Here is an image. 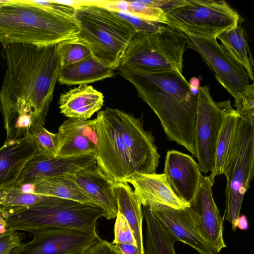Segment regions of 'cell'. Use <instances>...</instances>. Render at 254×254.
<instances>
[{
  "label": "cell",
  "mask_w": 254,
  "mask_h": 254,
  "mask_svg": "<svg viewBox=\"0 0 254 254\" xmlns=\"http://www.w3.org/2000/svg\"><path fill=\"white\" fill-rule=\"evenodd\" d=\"M117 73L130 82L138 96L159 118L167 138L195 156L194 128L198 95L179 70H147L119 67Z\"/></svg>",
  "instance_id": "6da1fadb"
},
{
  "label": "cell",
  "mask_w": 254,
  "mask_h": 254,
  "mask_svg": "<svg viewBox=\"0 0 254 254\" xmlns=\"http://www.w3.org/2000/svg\"><path fill=\"white\" fill-rule=\"evenodd\" d=\"M3 47L6 68L0 90V110L28 106L46 119L61 67L57 44Z\"/></svg>",
  "instance_id": "7a4b0ae2"
},
{
  "label": "cell",
  "mask_w": 254,
  "mask_h": 254,
  "mask_svg": "<svg viewBox=\"0 0 254 254\" xmlns=\"http://www.w3.org/2000/svg\"><path fill=\"white\" fill-rule=\"evenodd\" d=\"M79 32L73 18L31 0H6L0 5V43L56 45Z\"/></svg>",
  "instance_id": "3957f363"
},
{
  "label": "cell",
  "mask_w": 254,
  "mask_h": 254,
  "mask_svg": "<svg viewBox=\"0 0 254 254\" xmlns=\"http://www.w3.org/2000/svg\"><path fill=\"white\" fill-rule=\"evenodd\" d=\"M2 216L9 231L62 228L97 233V221L105 214L99 206L45 196L29 206L2 208Z\"/></svg>",
  "instance_id": "277c9868"
},
{
  "label": "cell",
  "mask_w": 254,
  "mask_h": 254,
  "mask_svg": "<svg viewBox=\"0 0 254 254\" xmlns=\"http://www.w3.org/2000/svg\"><path fill=\"white\" fill-rule=\"evenodd\" d=\"M74 19L79 29L77 36L88 45L92 55L105 65L117 70L137 32L134 27L96 1H84L76 7Z\"/></svg>",
  "instance_id": "5b68a950"
},
{
  "label": "cell",
  "mask_w": 254,
  "mask_h": 254,
  "mask_svg": "<svg viewBox=\"0 0 254 254\" xmlns=\"http://www.w3.org/2000/svg\"><path fill=\"white\" fill-rule=\"evenodd\" d=\"M187 48L186 35L168 25L154 33L136 32L119 67L147 70L176 69L182 73L183 57Z\"/></svg>",
  "instance_id": "8992f818"
},
{
  "label": "cell",
  "mask_w": 254,
  "mask_h": 254,
  "mask_svg": "<svg viewBox=\"0 0 254 254\" xmlns=\"http://www.w3.org/2000/svg\"><path fill=\"white\" fill-rule=\"evenodd\" d=\"M167 25L188 35L216 38L220 33L241 23L239 13L224 0H185L166 13Z\"/></svg>",
  "instance_id": "52a82bcc"
},
{
  "label": "cell",
  "mask_w": 254,
  "mask_h": 254,
  "mask_svg": "<svg viewBox=\"0 0 254 254\" xmlns=\"http://www.w3.org/2000/svg\"><path fill=\"white\" fill-rule=\"evenodd\" d=\"M223 174L227 179L223 217L235 231L254 175V117L240 118L236 147Z\"/></svg>",
  "instance_id": "ba28073f"
},
{
  "label": "cell",
  "mask_w": 254,
  "mask_h": 254,
  "mask_svg": "<svg viewBox=\"0 0 254 254\" xmlns=\"http://www.w3.org/2000/svg\"><path fill=\"white\" fill-rule=\"evenodd\" d=\"M234 110L230 100L216 102L210 95L208 86L200 87L194 140L195 157L201 172L206 174L212 171L221 127L225 117Z\"/></svg>",
  "instance_id": "9c48e42d"
},
{
  "label": "cell",
  "mask_w": 254,
  "mask_h": 254,
  "mask_svg": "<svg viewBox=\"0 0 254 254\" xmlns=\"http://www.w3.org/2000/svg\"><path fill=\"white\" fill-rule=\"evenodd\" d=\"M104 111L123 140L134 173H155L160 155L153 135L144 129L141 119L116 108H106Z\"/></svg>",
  "instance_id": "30bf717a"
},
{
  "label": "cell",
  "mask_w": 254,
  "mask_h": 254,
  "mask_svg": "<svg viewBox=\"0 0 254 254\" xmlns=\"http://www.w3.org/2000/svg\"><path fill=\"white\" fill-rule=\"evenodd\" d=\"M98 143L95 156L99 172L112 184L124 182L134 173L123 140L104 110L97 117Z\"/></svg>",
  "instance_id": "8fae6325"
},
{
  "label": "cell",
  "mask_w": 254,
  "mask_h": 254,
  "mask_svg": "<svg viewBox=\"0 0 254 254\" xmlns=\"http://www.w3.org/2000/svg\"><path fill=\"white\" fill-rule=\"evenodd\" d=\"M186 36L188 48L200 55L217 80L233 97H236L249 87L250 78L248 73L216 38Z\"/></svg>",
  "instance_id": "7c38bea8"
},
{
  "label": "cell",
  "mask_w": 254,
  "mask_h": 254,
  "mask_svg": "<svg viewBox=\"0 0 254 254\" xmlns=\"http://www.w3.org/2000/svg\"><path fill=\"white\" fill-rule=\"evenodd\" d=\"M33 239L16 248L13 254H83L101 238L98 233L51 228L31 232Z\"/></svg>",
  "instance_id": "4fadbf2b"
},
{
  "label": "cell",
  "mask_w": 254,
  "mask_h": 254,
  "mask_svg": "<svg viewBox=\"0 0 254 254\" xmlns=\"http://www.w3.org/2000/svg\"><path fill=\"white\" fill-rule=\"evenodd\" d=\"M149 207L178 241L188 245L199 254H215L202 230L198 215L190 206L184 209L161 205Z\"/></svg>",
  "instance_id": "5bb4252c"
},
{
  "label": "cell",
  "mask_w": 254,
  "mask_h": 254,
  "mask_svg": "<svg viewBox=\"0 0 254 254\" xmlns=\"http://www.w3.org/2000/svg\"><path fill=\"white\" fill-rule=\"evenodd\" d=\"M57 134L58 158L87 156L95 157L98 143L97 119L68 118Z\"/></svg>",
  "instance_id": "9a60e30c"
},
{
  "label": "cell",
  "mask_w": 254,
  "mask_h": 254,
  "mask_svg": "<svg viewBox=\"0 0 254 254\" xmlns=\"http://www.w3.org/2000/svg\"><path fill=\"white\" fill-rule=\"evenodd\" d=\"M208 176L201 177L190 206L199 216L203 234L215 254L226 248L223 238V218L214 200L212 187Z\"/></svg>",
  "instance_id": "2e32d148"
},
{
  "label": "cell",
  "mask_w": 254,
  "mask_h": 254,
  "mask_svg": "<svg viewBox=\"0 0 254 254\" xmlns=\"http://www.w3.org/2000/svg\"><path fill=\"white\" fill-rule=\"evenodd\" d=\"M201 173L191 156L175 150L167 151L164 174L172 190L182 200L190 204L193 200Z\"/></svg>",
  "instance_id": "e0dca14e"
},
{
  "label": "cell",
  "mask_w": 254,
  "mask_h": 254,
  "mask_svg": "<svg viewBox=\"0 0 254 254\" xmlns=\"http://www.w3.org/2000/svg\"><path fill=\"white\" fill-rule=\"evenodd\" d=\"M124 182L131 184L141 205H165L184 209L190 204L179 198L171 189L164 173L141 174L134 173Z\"/></svg>",
  "instance_id": "ac0fdd59"
},
{
  "label": "cell",
  "mask_w": 254,
  "mask_h": 254,
  "mask_svg": "<svg viewBox=\"0 0 254 254\" xmlns=\"http://www.w3.org/2000/svg\"><path fill=\"white\" fill-rule=\"evenodd\" d=\"M96 163L95 157L92 156L58 158L37 153L27 163L16 184L32 183L44 177L74 174Z\"/></svg>",
  "instance_id": "d6986e66"
},
{
  "label": "cell",
  "mask_w": 254,
  "mask_h": 254,
  "mask_svg": "<svg viewBox=\"0 0 254 254\" xmlns=\"http://www.w3.org/2000/svg\"><path fill=\"white\" fill-rule=\"evenodd\" d=\"M37 153L31 135L4 142L0 148V190L15 185L27 163Z\"/></svg>",
  "instance_id": "ffe728a7"
},
{
  "label": "cell",
  "mask_w": 254,
  "mask_h": 254,
  "mask_svg": "<svg viewBox=\"0 0 254 254\" xmlns=\"http://www.w3.org/2000/svg\"><path fill=\"white\" fill-rule=\"evenodd\" d=\"M69 176L103 209L107 220L116 218L118 206L113 184L99 172L96 163Z\"/></svg>",
  "instance_id": "44dd1931"
},
{
  "label": "cell",
  "mask_w": 254,
  "mask_h": 254,
  "mask_svg": "<svg viewBox=\"0 0 254 254\" xmlns=\"http://www.w3.org/2000/svg\"><path fill=\"white\" fill-rule=\"evenodd\" d=\"M103 104V93L88 85L69 90L62 94L59 100L61 113L68 118L82 120L90 118Z\"/></svg>",
  "instance_id": "7402d4cb"
},
{
  "label": "cell",
  "mask_w": 254,
  "mask_h": 254,
  "mask_svg": "<svg viewBox=\"0 0 254 254\" xmlns=\"http://www.w3.org/2000/svg\"><path fill=\"white\" fill-rule=\"evenodd\" d=\"M20 187L26 192L69 199L98 206L69 175L41 178L32 183L22 184Z\"/></svg>",
  "instance_id": "603a6c76"
},
{
  "label": "cell",
  "mask_w": 254,
  "mask_h": 254,
  "mask_svg": "<svg viewBox=\"0 0 254 254\" xmlns=\"http://www.w3.org/2000/svg\"><path fill=\"white\" fill-rule=\"evenodd\" d=\"M113 190L117 203L118 212L124 215L130 227L138 254H144L142 205L127 183L113 184Z\"/></svg>",
  "instance_id": "cb8c5ba5"
},
{
  "label": "cell",
  "mask_w": 254,
  "mask_h": 254,
  "mask_svg": "<svg viewBox=\"0 0 254 254\" xmlns=\"http://www.w3.org/2000/svg\"><path fill=\"white\" fill-rule=\"evenodd\" d=\"M115 70L93 55L76 63L61 66L58 81L62 85H87L115 76Z\"/></svg>",
  "instance_id": "d4e9b609"
},
{
  "label": "cell",
  "mask_w": 254,
  "mask_h": 254,
  "mask_svg": "<svg viewBox=\"0 0 254 254\" xmlns=\"http://www.w3.org/2000/svg\"><path fill=\"white\" fill-rule=\"evenodd\" d=\"M240 120V116L234 110L225 117L223 122L216 142L213 169L208 176L212 185L214 184L215 178L223 174L234 153Z\"/></svg>",
  "instance_id": "484cf974"
},
{
  "label": "cell",
  "mask_w": 254,
  "mask_h": 254,
  "mask_svg": "<svg viewBox=\"0 0 254 254\" xmlns=\"http://www.w3.org/2000/svg\"><path fill=\"white\" fill-rule=\"evenodd\" d=\"M146 224L144 254H176L174 244L177 238L155 216L149 206H143Z\"/></svg>",
  "instance_id": "4316f807"
},
{
  "label": "cell",
  "mask_w": 254,
  "mask_h": 254,
  "mask_svg": "<svg viewBox=\"0 0 254 254\" xmlns=\"http://www.w3.org/2000/svg\"><path fill=\"white\" fill-rule=\"evenodd\" d=\"M234 59L244 68L250 79L254 80V62L248 43L247 33L241 23L220 33L216 37Z\"/></svg>",
  "instance_id": "83f0119b"
},
{
  "label": "cell",
  "mask_w": 254,
  "mask_h": 254,
  "mask_svg": "<svg viewBox=\"0 0 254 254\" xmlns=\"http://www.w3.org/2000/svg\"><path fill=\"white\" fill-rule=\"evenodd\" d=\"M57 51L61 66L76 63L92 56L88 45L78 36L58 43Z\"/></svg>",
  "instance_id": "f1b7e54d"
},
{
  "label": "cell",
  "mask_w": 254,
  "mask_h": 254,
  "mask_svg": "<svg viewBox=\"0 0 254 254\" xmlns=\"http://www.w3.org/2000/svg\"><path fill=\"white\" fill-rule=\"evenodd\" d=\"M4 195L0 206L2 208L26 207L42 200L45 195L23 191L17 185L4 189Z\"/></svg>",
  "instance_id": "f546056e"
},
{
  "label": "cell",
  "mask_w": 254,
  "mask_h": 254,
  "mask_svg": "<svg viewBox=\"0 0 254 254\" xmlns=\"http://www.w3.org/2000/svg\"><path fill=\"white\" fill-rule=\"evenodd\" d=\"M31 136L36 145L38 153L55 157L57 148V133L48 131L43 126L36 125L31 131Z\"/></svg>",
  "instance_id": "4dcf8cb0"
},
{
  "label": "cell",
  "mask_w": 254,
  "mask_h": 254,
  "mask_svg": "<svg viewBox=\"0 0 254 254\" xmlns=\"http://www.w3.org/2000/svg\"><path fill=\"white\" fill-rule=\"evenodd\" d=\"M127 3L126 12L146 21L167 25L166 13L161 8L146 4L142 0L127 1Z\"/></svg>",
  "instance_id": "1f68e13d"
},
{
  "label": "cell",
  "mask_w": 254,
  "mask_h": 254,
  "mask_svg": "<svg viewBox=\"0 0 254 254\" xmlns=\"http://www.w3.org/2000/svg\"><path fill=\"white\" fill-rule=\"evenodd\" d=\"M254 83L243 93L234 98L235 111L240 118L254 117Z\"/></svg>",
  "instance_id": "d6a6232c"
},
{
  "label": "cell",
  "mask_w": 254,
  "mask_h": 254,
  "mask_svg": "<svg viewBox=\"0 0 254 254\" xmlns=\"http://www.w3.org/2000/svg\"><path fill=\"white\" fill-rule=\"evenodd\" d=\"M113 244H124L136 245L132 230L123 214L117 212L114 226V240Z\"/></svg>",
  "instance_id": "836d02e7"
},
{
  "label": "cell",
  "mask_w": 254,
  "mask_h": 254,
  "mask_svg": "<svg viewBox=\"0 0 254 254\" xmlns=\"http://www.w3.org/2000/svg\"><path fill=\"white\" fill-rule=\"evenodd\" d=\"M115 12L129 22L134 27L137 32L143 33H154L159 31L163 27L162 25L158 23L143 20L127 12L119 11Z\"/></svg>",
  "instance_id": "e575fe53"
},
{
  "label": "cell",
  "mask_w": 254,
  "mask_h": 254,
  "mask_svg": "<svg viewBox=\"0 0 254 254\" xmlns=\"http://www.w3.org/2000/svg\"><path fill=\"white\" fill-rule=\"evenodd\" d=\"M25 238L23 233L10 231L0 237V254H13L16 248L21 246Z\"/></svg>",
  "instance_id": "d590c367"
},
{
  "label": "cell",
  "mask_w": 254,
  "mask_h": 254,
  "mask_svg": "<svg viewBox=\"0 0 254 254\" xmlns=\"http://www.w3.org/2000/svg\"><path fill=\"white\" fill-rule=\"evenodd\" d=\"M31 1L35 4L49 7L61 14L74 18L75 10V7H74L60 3L56 0H31Z\"/></svg>",
  "instance_id": "8d00e7d4"
},
{
  "label": "cell",
  "mask_w": 254,
  "mask_h": 254,
  "mask_svg": "<svg viewBox=\"0 0 254 254\" xmlns=\"http://www.w3.org/2000/svg\"><path fill=\"white\" fill-rule=\"evenodd\" d=\"M86 252L88 254H123L112 243L101 238Z\"/></svg>",
  "instance_id": "74e56055"
},
{
  "label": "cell",
  "mask_w": 254,
  "mask_h": 254,
  "mask_svg": "<svg viewBox=\"0 0 254 254\" xmlns=\"http://www.w3.org/2000/svg\"><path fill=\"white\" fill-rule=\"evenodd\" d=\"M142 1L146 4L159 7L166 13L173 8L184 4L185 0H151Z\"/></svg>",
  "instance_id": "f35d334b"
},
{
  "label": "cell",
  "mask_w": 254,
  "mask_h": 254,
  "mask_svg": "<svg viewBox=\"0 0 254 254\" xmlns=\"http://www.w3.org/2000/svg\"><path fill=\"white\" fill-rule=\"evenodd\" d=\"M114 245L123 254H138V249L135 245L119 243Z\"/></svg>",
  "instance_id": "ab89813d"
},
{
  "label": "cell",
  "mask_w": 254,
  "mask_h": 254,
  "mask_svg": "<svg viewBox=\"0 0 254 254\" xmlns=\"http://www.w3.org/2000/svg\"><path fill=\"white\" fill-rule=\"evenodd\" d=\"M188 82L190 86V90L191 94L194 96H197L200 87L198 78L193 76L190 79Z\"/></svg>",
  "instance_id": "60d3db41"
},
{
  "label": "cell",
  "mask_w": 254,
  "mask_h": 254,
  "mask_svg": "<svg viewBox=\"0 0 254 254\" xmlns=\"http://www.w3.org/2000/svg\"><path fill=\"white\" fill-rule=\"evenodd\" d=\"M10 231L7 224L2 216V208L0 206V237Z\"/></svg>",
  "instance_id": "b9f144b4"
},
{
  "label": "cell",
  "mask_w": 254,
  "mask_h": 254,
  "mask_svg": "<svg viewBox=\"0 0 254 254\" xmlns=\"http://www.w3.org/2000/svg\"><path fill=\"white\" fill-rule=\"evenodd\" d=\"M248 227V223L246 217L244 215L239 216L237 222V228L241 230H246Z\"/></svg>",
  "instance_id": "7bdbcfd3"
},
{
  "label": "cell",
  "mask_w": 254,
  "mask_h": 254,
  "mask_svg": "<svg viewBox=\"0 0 254 254\" xmlns=\"http://www.w3.org/2000/svg\"><path fill=\"white\" fill-rule=\"evenodd\" d=\"M4 195V189L0 190V204L3 201Z\"/></svg>",
  "instance_id": "ee69618b"
},
{
  "label": "cell",
  "mask_w": 254,
  "mask_h": 254,
  "mask_svg": "<svg viewBox=\"0 0 254 254\" xmlns=\"http://www.w3.org/2000/svg\"><path fill=\"white\" fill-rule=\"evenodd\" d=\"M5 1H6V0H0V5L2 3H4Z\"/></svg>",
  "instance_id": "f6af8a7d"
},
{
  "label": "cell",
  "mask_w": 254,
  "mask_h": 254,
  "mask_svg": "<svg viewBox=\"0 0 254 254\" xmlns=\"http://www.w3.org/2000/svg\"><path fill=\"white\" fill-rule=\"evenodd\" d=\"M83 254H88L86 252Z\"/></svg>",
  "instance_id": "bcb514c9"
}]
</instances>
